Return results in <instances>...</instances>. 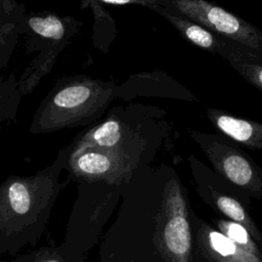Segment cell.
<instances>
[{"instance_id": "6da1fadb", "label": "cell", "mask_w": 262, "mask_h": 262, "mask_svg": "<svg viewBox=\"0 0 262 262\" xmlns=\"http://www.w3.org/2000/svg\"><path fill=\"white\" fill-rule=\"evenodd\" d=\"M70 149V144L61 148L50 165L32 175H10L0 183V255L16 256L37 245L59 194Z\"/></svg>"}, {"instance_id": "7a4b0ae2", "label": "cell", "mask_w": 262, "mask_h": 262, "mask_svg": "<svg viewBox=\"0 0 262 262\" xmlns=\"http://www.w3.org/2000/svg\"><path fill=\"white\" fill-rule=\"evenodd\" d=\"M117 85L79 75L63 77L40 102L30 125L32 134L88 126L116 96Z\"/></svg>"}, {"instance_id": "3957f363", "label": "cell", "mask_w": 262, "mask_h": 262, "mask_svg": "<svg viewBox=\"0 0 262 262\" xmlns=\"http://www.w3.org/2000/svg\"><path fill=\"white\" fill-rule=\"evenodd\" d=\"M154 242L166 262H190L191 233L187 204L176 179H171L164 186Z\"/></svg>"}, {"instance_id": "277c9868", "label": "cell", "mask_w": 262, "mask_h": 262, "mask_svg": "<svg viewBox=\"0 0 262 262\" xmlns=\"http://www.w3.org/2000/svg\"><path fill=\"white\" fill-rule=\"evenodd\" d=\"M160 5L246 47L262 58V31L217 4L207 0H160Z\"/></svg>"}, {"instance_id": "5b68a950", "label": "cell", "mask_w": 262, "mask_h": 262, "mask_svg": "<svg viewBox=\"0 0 262 262\" xmlns=\"http://www.w3.org/2000/svg\"><path fill=\"white\" fill-rule=\"evenodd\" d=\"M104 183L82 182L69 217L63 242L59 245L73 259L84 262V255L98 234L105 216L108 193L102 191Z\"/></svg>"}, {"instance_id": "8992f818", "label": "cell", "mask_w": 262, "mask_h": 262, "mask_svg": "<svg viewBox=\"0 0 262 262\" xmlns=\"http://www.w3.org/2000/svg\"><path fill=\"white\" fill-rule=\"evenodd\" d=\"M64 169L69 179L78 183L102 182L120 185L130 179L136 161L130 150H107L72 143Z\"/></svg>"}, {"instance_id": "52a82bcc", "label": "cell", "mask_w": 262, "mask_h": 262, "mask_svg": "<svg viewBox=\"0 0 262 262\" xmlns=\"http://www.w3.org/2000/svg\"><path fill=\"white\" fill-rule=\"evenodd\" d=\"M187 131L219 174L255 198H262V171L246 154L215 135Z\"/></svg>"}, {"instance_id": "ba28073f", "label": "cell", "mask_w": 262, "mask_h": 262, "mask_svg": "<svg viewBox=\"0 0 262 262\" xmlns=\"http://www.w3.org/2000/svg\"><path fill=\"white\" fill-rule=\"evenodd\" d=\"M82 21L54 12H33L25 16L23 35L26 36V52L41 51L48 46H68L80 31Z\"/></svg>"}, {"instance_id": "9c48e42d", "label": "cell", "mask_w": 262, "mask_h": 262, "mask_svg": "<svg viewBox=\"0 0 262 262\" xmlns=\"http://www.w3.org/2000/svg\"><path fill=\"white\" fill-rule=\"evenodd\" d=\"M196 241L200 252L210 262H261L259 257L236 246L206 223L199 228Z\"/></svg>"}, {"instance_id": "30bf717a", "label": "cell", "mask_w": 262, "mask_h": 262, "mask_svg": "<svg viewBox=\"0 0 262 262\" xmlns=\"http://www.w3.org/2000/svg\"><path fill=\"white\" fill-rule=\"evenodd\" d=\"M129 131L115 114L83 131L72 142L74 146H91L107 150H129Z\"/></svg>"}, {"instance_id": "8fae6325", "label": "cell", "mask_w": 262, "mask_h": 262, "mask_svg": "<svg viewBox=\"0 0 262 262\" xmlns=\"http://www.w3.org/2000/svg\"><path fill=\"white\" fill-rule=\"evenodd\" d=\"M209 121L216 130L252 149H262V123L232 116L222 110L208 107Z\"/></svg>"}, {"instance_id": "7c38bea8", "label": "cell", "mask_w": 262, "mask_h": 262, "mask_svg": "<svg viewBox=\"0 0 262 262\" xmlns=\"http://www.w3.org/2000/svg\"><path fill=\"white\" fill-rule=\"evenodd\" d=\"M26 14L24 4L14 0H0V71L8 64L23 35Z\"/></svg>"}, {"instance_id": "4fadbf2b", "label": "cell", "mask_w": 262, "mask_h": 262, "mask_svg": "<svg viewBox=\"0 0 262 262\" xmlns=\"http://www.w3.org/2000/svg\"><path fill=\"white\" fill-rule=\"evenodd\" d=\"M218 55L222 56L246 81L262 90V58L246 47L220 37Z\"/></svg>"}, {"instance_id": "5bb4252c", "label": "cell", "mask_w": 262, "mask_h": 262, "mask_svg": "<svg viewBox=\"0 0 262 262\" xmlns=\"http://www.w3.org/2000/svg\"><path fill=\"white\" fill-rule=\"evenodd\" d=\"M150 9L164 16L179 32V34L191 44L207 50L210 53H218L220 44L218 35L186 16L167 10L160 4L154 5Z\"/></svg>"}, {"instance_id": "9a60e30c", "label": "cell", "mask_w": 262, "mask_h": 262, "mask_svg": "<svg viewBox=\"0 0 262 262\" xmlns=\"http://www.w3.org/2000/svg\"><path fill=\"white\" fill-rule=\"evenodd\" d=\"M211 194L214 204L220 212L229 217L231 221L243 225L250 232L253 238L262 242V233L242 204H239L235 199L227 194H223L213 188L211 189Z\"/></svg>"}, {"instance_id": "2e32d148", "label": "cell", "mask_w": 262, "mask_h": 262, "mask_svg": "<svg viewBox=\"0 0 262 262\" xmlns=\"http://www.w3.org/2000/svg\"><path fill=\"white\" fill-rule=\"evenodd\" d=\"M21 97L14 72L0 77V125L15 121Z\"/></svg>"}, {"instance_id": "e0dca14e", "label": "cell", "mask_w": 262, "mask_h": 262, "mask_svg": "<svg viewBox=\"0 0 262 262\" xmlns=\"http://www.w3.org/2000/svg\"><path fill=\"white\" fill-rule=\"evenodd\" d=\"M218 230L245 251L259 257L260 251L253 241L250 232L241 224L231 220H216ZM260 258V257H259Z\"/></svg>"}, {"instance_id": "ac0fdd59", "label": "cell", "mask_w": 262, "mask_h": 262, "mask_svg": "<svg viewBox=\"0 0 262 262\" xmlns=\"http://www.w3.org/2000/svg\"><path fill=\"white\" fill-rule=\"evenodd\" d=\"M10 262H79L58 246H45L33 252L16 256Z\"/></svg>"}, {"instance_id": "d6986e66", "label": "cell", "mask_w": 262, "mask_h": 262, "mask_svg": "<svg viewBox=\"0 0 262 262\" xmlns=\"http://www.w3.org/2000/svg\"><path fill=\"white\" fill-rule=\"evenodd\" d=\"M99 4H108V5H129V4H137L141 6H145L147 8H151L154 5H159L160 0H92Z\"/></svg>"}, {"instance_id": "ffe728a7", "label": "cell", "mask_w": 262, "mask_h": 262, "mask_svg": "<svg viewBox=\"0 0 262 262\" xmlns=\"http://www.w3.org/2000/svg\"><path fill=\"white\" fill-rule=\"evenodd\" d=\"M0 262H6V261H5V260H3V259H1V258H0Z\"/></svg>"}]
</instances>
